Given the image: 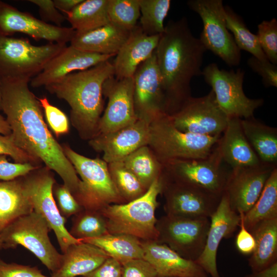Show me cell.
Wrapping results in <instances>:
<instances>
[{
    "mask_svg": "<svg viewBox=\"0 0 277 277\" xmlns=\"http://www.w3.org/2000/svg\"><path fill=\"white\" fill-rule=\"evenodd\" d=\"M30 80L0 78L2 110L15 144L39 163L54 171L73 195L80 183L62 146L48 128L38 98L29 87Z\"/></svg>",
    "mask_w": 277,
    "mask_h": 277,
    "instance_id": "obj_1",
    "label": "cell"
},
{
    "mask_svg": "<svg viewBox=\"0 0 277 277\" xmlns=\"http://www.w3.org/2000/svg\"><path fill=\"white\" fill-rule=\"evenodd\" d=\"M206 49L192 33L186 17L169 21L155 50L164 91L166 114L177 111L190 97V82L202 74Z\"/></svg>",
    "mask_w": 277,
    "mask_h": 277,
    "instance_id": "obj_2",
    "label": "cell"
},
{
    "mask_svg": "<svg viewBox=\"0 0 277 277\" xmlns=\"http://www.w3.org/2000/svg\"><path fill=\"white\" fill-rule=\"evenodd\" d=\"M113 76V66L108 60L45 87L69 104L71 124L82 138L89 141L98 134L104 109L103 85Z\"/></svg>",
    "mask_w": 277,
    "mask_h": 277,
    "instance_id": "obj_3",
    "label": "cell"
},
{
    "mask_svg": "<svg viewBox=\"0 0 277 277\" xmlns=\"http://www.w3.org/2000/svg\"><path fill=\"white\" fill-rule=\"evenodd\" d=\"M163 174L146 191L131 201L108 205L99 212L104 217L109 233L131 235L140 240H157L155 211L157 196L162 192Z\"/></svg>",
    "mask_w": 277,
    "mask_h": 277,
    "instance_id": "obj_4",
    "label": "cell"
},
{
    "mask_svg": "<svg viewBox=\"0 0 277 277\" xmlns=\"http://www.w3.org/2000/svg\"><path fill=\"white\" fill-rule=\"evenodd\" d=\"M221 136L181 131L170 116L163 114L150 124L148 146L162 164L176 159H204L212 153Z\"/></svg>",
    "mask_w": 277,
    "mask_h": 277,
    "instance_id": "obj_5",
    "label": "cell"
},
{
    "mask_svg": "<svg viewBox=\"0 0 277 277\" xmlns=\"http://www.w3.org/2000/svg\"><path fill=\"white\" fill-rule=\"evenodd\" d=\"M62 146L81 177L73 196L84 209L100 211L109 205L124 203L112 181L108 163L103 159L83 156L67 145Z\"/></svg>",
    "mask_w": 277,
    "mask_h": 277,
    "instance_id": "obj_6",
    "label": "cell"
},
{
    "mask_svg": "<svg viewBox=\"0 0 277 277\" xmlns=\"http://www.w3.org/2000/svg\"><path fill=\"white\" fill-rule=\"evenodd\" d=\"M66 47L55 43L35 46L27 38L0 34V78L30 81Z\"/></svg>",
    "mask_w": 277,
    "mask_h": 277,
    "instance_id": "obj_7",
    "label": "cell"
},
{
    "mask_svg": "<svg viewBox=\"0 0 277 277\" xmlns=\"http://www.w3.org/2000/svg\"><path fill=\"white\" fill-rule=\"evenodd\" d=\"M50 230L46 220L32 211L18 217L0 232L3 249H14L21 245L54 273L61 265L63 254L52 244L48 235Z\"/></svg>",
    "mask_w": 277,
    "mask_h": 277,
    "instance_id": "obj_8",
    "label": "cell"
},
{
    "mask_svg": "<svg viewBox=\"0 0 277 277\" xmlns=\"http://www.w3.org/2000/svg\"><path fill=\"white\" fill-rule=\"evenodd\" d=\"M187 4L202 20L203 28L199 39L206 50L211 51L230 66L239 65L241 50L227 28L223 1L190 0Z\"/></svg>",
    "mask_w": 277,
    "mask_h": 277,
    "instance_id": "obj_9",
    "label": "cell"
},
{
    "mask_svg": "<svg viewBox=\"0 0 277 277\" xmlns=\"http://www.w3.org/2000/svg\"><path fill=\"white\" fill-rule=\"evenodd\" d=\"M201 75L212 88L219 106L229 118L253 117L254 111L264 104L262 98L252 99L245 94V72L241 69L227 71L211 63L203 69Z\"/></svg>",
    "mask_w": 277,
    "mask_h": 277,
    "instance_id": "obj_10",
    "label": "cell"
},
{
    "mask_svg": "<svg viewBox=\"0 0 277 277\" xmlns=\"http://www.w3.org/2000/svg\"><path fill=\"white\" fill-rule=\"evenodd\" d=\"M223 163L216 145L206 159L172 160L162 165L167 179L222 196L231 172L226 171Z\"/></svg>",
    "mask_w": 277,
    "mask_h": 277,
    "instance_id": "obj_11",
    "label": "cell"
},
{
    "mask_svg": "<svg viewBox=\"0 0 277 277\" xmlns=\"http://www.w3.org/2000/svg\"><path fill=\"white\" fill-rule=\"evenodd\" d=\"M51 171L46 166L40 167L23 177L33 211L39 214L54 231L63 253L81 240L72 236L65 227L66 219L60 213L53 194L56 181Z\"/></svg>",
    "mask_w": 277,
    "mask_h": 277,
    "instance_id": "obj_12",
    "label": "cell"
},
{
    "mask_svg": "<svg viewBox=\"0 0 277 277\" xmlns=\"http://www.w3.org/2000/svg\"><path fill=\"white\" fill-rule=\"evenodd\" d=\"M210 218L167 215L157 220V241L182 257L195 261L204 249Z\"/></svg>",
    "mask_w": 277,
    "mask_h": 277,
    "instance_id": "obj_13",
    "label": "cell"
},
{
    "mask_svg": "<svg viewBox=\"0 0 277 277\" xmlns=\"http://www.w3.org/2000/svg\"><path fill=\"white\" fill-rule=\"evenodd\" d=\"M169 116L181 131L208 136L221 135L229 119L219 106L212 90L203 96L190 97Z\"/></svg>",
    "mask_w": 277,
    "mask_h": 277,
    "instance_id": "obj_14",
    "label": "cell"
},
{
    "mask_svg": "<svg viewBox=\"0 0 277 277\" xmlns=\"http://www.w3.org/2000/svg\"><path fill=\"white\" fill-rule=\"evenodd\" d=\"M133 78L134 108L137 120L151 123L166 114L165 95L155 51L137 67Z\"/></svg>",
    "mask_w": 277,
    "mask_h": 277,
    "instance_id": "obj_15",
    "label": "cell"
},
{
    "mask_svg": "<svg viewBox=\"0 0 277 277\" xmlns=\"http://www.w3.org/2000/svg\"><path fill=\"white\" fill-rule=\"evenodd\" d=\"M163 176L162 192L165 198L164 208L167 215L210 218L216 210L222 196L188 184L170 180L164 174Z\"/></svg>",
    "mask_w": 277,
    "mask_h": 277,
    "instance_id": "obj_16",
    "label": "cell"
},
{
    "mask_svg": "<svg viewBox=\"0 0 277 277\" xmlns=\"http://www.w3.org/2000/svg\"><path fill=\"white\" fill-rule=\"evenodd\" d=\"M133 92V77L118 79L113 76L106 80L103 93L108 98V103L100 120L98 134L115 131L137 120Z\"/></svg>",
    "mask_w": 277,
    "mask_h": 277,
    "instance_id": "obj_17",
    "label": "cell"
},
{
    "mask_svg": "<svg viewBox=\"0 0 277 277\" xmlns=\"http://www.w3.org/2000/svg\"><path fill=\"white\" fill-rule=\"evenodd\" d=\"M19 32L36 40L65 44L70 42L75 31L71 27H60L39 19L0 1V34Z\"/></svg>",
    "mask_w": 277,
    "mask_h": 277,
    "instance_id": "obj_18",
    "label": "cell"
},
{
    "mask_svg": "<svg viewBox=\"0 0 277 277\" xmlns=\"http://www.w3.org/2000/svg\"><path fill=\"white\" fill-rule=\"evenodd\" d=\"M275 167L262 163L255 166L231 169L224 192L231 208L238 213L248 211L258 200Z\"/></svg>",
    "mask_w": 277,
    "mask_h": 277,
    "instance_id": "obj_19",
    "label": "cell"
},
{
    "mask_svg": "<svg viewBox=\"0 0 277 277\" xmlns=\"http://www.w3.org/2000/svg\"><path fill=\"white\" fill-rule=\"evenodd\" d=\"M149 122L137 120L134 123L115 131L98 134L89 141L96 151L103 153L107 163L121 161L139 148L148 145Z\"/></svg>",
    "mask_w": 277,
    "mask_h": 277,
    "instance_id": "obj_20",
    "label": "cell"
},
{
    "mask_svg": "<svg viewBox=\"0 0 277 277\" xmlns=\"http://www.w3.org/2000/svg\"><path fill=\"white\" fill-rule=\"evenodd\" d=\"M241 221L240 214L231 207L223 193L219 205L210 217V226L204 249L195 261L211 277H220L216 258L219 245L223 239L232 236Z\"/></svg>",
    "mask_w": 277,
    "mask_h": 277,
    "instance_id": "obj_21",
    "label": "cell"
},
{
    "mask_svg": "<svg viewBox=\"0 0 277 277\" xmlns=\"http://www.w3.org/2000/svg\"><path fill=\"white\" fill-rule=\"evenodd\" d=\"M113 56L84 51L70 45L67 46L30 80V84L35 88L46 87L69 74L88 69Z\"/></svg>",
    "mask_w": 277,
    "mask_h": 277,
    "instance_id": "obj_22",
    "label": "cell"
},
{
    "mask_svg": "<svg viewBox=\"0 0 277 277\" xmlns=\"http://www.w3.org/2000/svg\"><path fill=\"white\" fill-rule=\"evenodd\" d=\"M143 259L154 268L158 277H208L194 261L186 259L157 240L142 241Z\"/></svg>",
    "mask_w": 277,
    "mask_h": 277,
    "instance_id": "obj_23",
    "label": "cell"
},
{
    "mask_svg": "<svg viewBox=\"0 0 277 277\" xmlns=\"http://www.w3.org/2000/svg\"><path fill=\"white\" fill-rule=\"evenodd\" d=\"M160 36L144 34L137 24L112 63L114 76L118 79L132 77L137 67L155 51Z\"/></svg>",
    "mask_w": 277,
    "mask_h": 277,
    "instance_id": "obj_24",
    "label": "cell"
},
{
    "mask_svg": "<svg viewBox=\"0 0 277 277\" xmlns=\"http://www.w3.org/2000/svg\"><path fill=\"white\" fill-rule=\"evenodd\" d=\"M223 134L217 148L223 162L231 169L255 166L262 163L244 134L241 118H229Z\"/></svg>",
    "mask_w": 277,
    "mask_h": 277,
    "instance_id": "obj_25",
    "label": "cell"
},
{
    "mask_svg": "<svg viewBox=\"0 0 277 277\" xmlns=\"http://www.w3.org/2000/svg\"><path fill=\"white\" fill-rule=\"evenodd\" d=\"M131 31L109 22L88 32H75L70 46L88 52L114 56L126 42Z\"/></svg>",
    "mask_w": 277,
    "mask_h": 277,
    "instance_id": "obj_26",
    "label": "cell"
},
{
    "mask_svg": "<svg viewBox=\"0 0 277 277\" xmlns=\"http://www.w3.org/2000/svg\"><path fill=\"white\" fill-rule=\"evenodd\" d=\"M108 257L98 247L81 242L70 245L63 253L61 265L51 277L84 276L93 271Z\"/></svg>",
    "mask_w": 277,
    "mask_h": 277,
    "instance_id": "obj_27",
    "label": "cell"
},
{
    "mask_svg": "<svg viewBox=\"0 0 277 277\" xmlns=\"http://www.w3.org/2000/svg\"><path fill=\"white\" fill-rule=\"evenodd\" d=\"M23 177L0 181V232L18 217L33 211Z\"/></svg>",
    "mask_w": 277,
    "mask_h": 277,
    "instance_id": "obj_28",
    "label": "cell"
},
{
    "mask_svg": "<svg viewBox=\"0 0 277 277\" xmlns=\"http://www.w3.org/2000/svg\"><path fill=\"white\" fill-rule=\"evenodd\" d=\"M255 241L248 259L252 272L263 270L277 262V217L263 220L250 231Z\"/></svg>",
    "mask_w": 277,
    "mask_h": 277,
    "instance_id": "obj_29",
    "label": "cell"
},
{
    "mask_svg": "<svg viewBox=\"0 0 277 277\" xmlns=\"http://www.w3.org/2000/svg\"><path fill=\"white\" fill-rule=\"evenodd\" d=\"M244 134L261 163L273 165L277 161V130L254 117L241 119Z\"/></svg>",
    "mask_w": 277,
    "mask_h": 277,
    "instance_id": "obj_30",
    "label": "cell"
},
{
    "mask_svg": "<svg viewBox=\"0 0 277 277\" xmlns=\"http://www.w3.org/2000/svg\"><path fill=\"white\" fill-rule=\"evenodd\" d=\"M81 241L98 247L109 257L121 264L131 260L144 258L142 241L131 235L108 233L98 237Z\"/></svg>",
    "mask_w": 277,
    "mask_h": 277,
    "instance_id": "obj_31",
    "label": "cell"
},
{
    "mask_svg": "<svg viewBox=\"0 0 277 277\" xmlns=\"http://www.w3.org/2000/svg\"><path fill=\"white\" fill-rule=\"evenodd\" d=\"M108 0H83L65 15L76 33H83L101 27L110 22Z\"/></svg>",
    "mask_w": 277,
    "mask_h": 277,
    "instance_id": "obj_32",
    "label": "cell"
},
{
    "mask_svg": "<svg viewBox=\"0 0 277 277\" xmlns=\"http://www.w3.org/2000/svg\"><path fill=\"white\" fill-rule=\"evenodd\" d=\"M121 161L146 190L163 170L162 164L148 145L139 148Z\"/></svg>",
    "mask_w": 277,
    "mask_h": 277,
    "instance_id": "obj_33",
    "label": "cell"
},
{
    "mask_svg": "<svg viewBox=\"0 0 277 277\" xmlns=\"http://www.w3.org/2000/svg\"><path fill=\"white\" fill-rule=\"evenodd\" d=\"M274 217H277L276 167L273 170L257 201L243 215L244 225L249 231L259 222Z\"/></svg>",
    "mask_w": 277,
    "mask_h": 277,
    "instance_id": "obj_34",
    "label": "cell"
},
{
    "mask_svg": "<svg viewBox=\"0 0 277 277\" xmlns=\"http://www.w3.org/2000/svg\"><path fill=\"white\" fill-rule=\"evenodd\" d=\"M224 8L227 28L232 33L238 48L250 53L261 61H268L261 47L256 34L248 29L242 17L230 7L225 6Z\"/></svg>",
    "mask_w": 277,
    "mask_h": 277,
    "instance_id": "obj_35",
    "label": "cell"
},
{
    "mask_svg": "<svg viewBox=\"0 0 277 277\" xmlns=\"http://www.w3.org/2000/svg\"><path fill=\"white\" fill-rule=\"evenodd\" d=\"M140 8L139 25L149 36L161 35L164 31V19L169 11L170 0H138Z\"/></svg>",
    "mask_w": 277,
    "mask_h": 277,
    "instance_id": "obj_36",
    "label": "cell"
},
{
    "mask_svg": "<svg viewBox=\"0 0 277 277\" xmlns=\"http://www.w3.org/2000/svg\"><path fill=\"white\" fill-rule=\"evenodd\" d=\"M108 165L112 181L125 203L139 197L146 191L138 179L125 167L122 161Z\"/></svg>",
    "mask_w": 277,
    "mask_h": 277,
    "instance_id": "obj_37",
    "label": "cell"
},
{
    "mask_svg": "<svg viewBox=\"0 0 277 277\" xmlns=\"http://www.w3.org/2000/svg\"><path fill=\"white\" fill-rule=\"evenodd\" d=\"M70 234L78 240L98 237L108 233L106 221L99 211L83 209L75 215Z\"/></svg>",
    "mask_w": 277,
    "mask_h": 277,
    "instance_id": "obj_38",
    "label": "cell"
},
{
    "mask_svg": "<svg viewBox=\"0 0 277 277\" xmlns=\"http://www.w3.org/2000/svg\"><path fill=\"white\" fill-rule=\"evenodd\" d=\"M107 12L110 22L131 31L141 15L138 0H108Z\"/></svg>",
    "mask_w": 277,
    "mask_h": 277,
    "instance_id": "obj_39",
    "label": "cell"
},
{
    "mask_svg": "<svg viewBox=\"0 0 277 277\" xmlns=\"http://www.w3.org/2000/svg\"><path fill=\"white\" fill-rule=\"evenodd\" d=\"M261 47L268 60L277 64V21H263L258 26L256 34Z\"/></svg>",
    "mask_w": 277,
    "mask_h": 277,
    "instance_id": "obj_40",
    "label": "cell"
},
{
    "mask_svg": "<svg viewBox=\"0 0 277 277\" xmlns=\"http://www.w3.org/2000/svg\"><path fill=\"white\" fill-rule=\"evenodd\" d=\"M45 114L48 125L56 137L67 134L69 130V122L65 113L53 106L46 97L38 98Z\"/></svg>",
    "mask_w": 277,
    "mask_h": 277,
    "instance_id": "obj_41",
    "label": "cell"
},
{
    "mask_svg": "<svg viewBox=\"0 0 277 277\" xmlns=\"http://www.w3.org/2000/svg\"><path fill=\"white\" fill-rule=\"evenodd\" d=\"M53 194L56 200L58 210L64 217L75 215L84 209L64 184L55 183L53 187Z\"/></svg>",
    "mask_w": 277,
    "mask_h": 277,
    "instance_id": "obj_42",
    "label": "cell"
},
{
    "mask_svg": "<svg viewBox=\"0 0 277 277\" xmlns=\"http://www.w3.org/2000/svg\"><path fill=\"white\" fill-rule=\"evenodd\" d=\"M40 167L31 163H11L5 155H0V181H9L24 176Z\"/></svg>",
    "mask_w": 277,
    "mask_h": 277,
    "instance_id": "obj_43",
    "label": "cell"
},
{
    "mask_svg": "<svg viewBox=\"0 0 277 277\" xmlns=\"http://www.w3.org/2000/svg\"><path fill=\"white\" fill-rule=\"evenodd\" d=\"M247 64L249 67L262 78L266 87H277V67L269 61H261L255 57H250Z\"/></svg>",
    "mask_w": 277,
    "mask_h": 277,
    "instance_id": "obj_44",
    "label": "cell"
},
{
    "mask_svg": "<svg viewBox=\"0 0 277 277\" xmlns=\"http://www.w3.org/2000/svg\"><path fill=\"white\" fill-rule=\"evenodd\" d=\"M10 156L16 163H31L38 165V162L19 148L14 143L11 134H0V155Z\"/></svg>",
    "mask_w": 277,
    "mask_h": 277,
    "instance_id": "obj_45",
    "label": "cell"
},
{
    "mask_svg": "<svg viewBox=\"0 0 277 277\" xmlns=\"http://www.w3.org/2000/svg\"><path fill=\"white\" fill-rule=\"evenodd\" d=\"M121 277H158L152 266L144 259H133L122 264Z\"/></svg>",
    "mask_w": 277,
    "mask_h": 277,
    "instance_id": "obj_46",
    "label": "cell"
},
{
    "mask_svg": "<svg viewBox=\"0 0 277 277\" xmlns=\"http://www.w3.org/2000/svg\"><path fill=\"white\" fill-rule=\"evenodd\" d=\"M0 277H49L37 267L15 263H6L0 259ZM51 277V276H50Z\"/></svg>",
    "mask_w": 277,
    "mask_h": 277,
    "instance_id": "obj_47",
    "label": "cell"
},
{
    "mask_svg": "<svg viewBox=\"0 0 277 277\" xmlns=\"http://www.w3.org/2000/svg\"><path fill=\"white\" fill-rule=\"evenodd\" d=\"M27 1L35 5L38 7L42 20L46 23L52 22L55 24L56 26L61 27L62 24L66 20L65 16L56 8L52 0H28Z\"/></svg>",
    "mask_w": 277,
    "mask_h": 277,
    "instance_id": "obj_48",
    "label": "cell"
},
{
    "mask_svg": "<svg viewBox=\"0 0 277 277\" xmlns=\"http://www.w3.org/2000/svg\"><path fill=\"white\" fill-rule=\"evenodd\" d=\"M242 212L239 213L241 217L240 230L236 236V247L241 253L244 255L251 254L255 247V241L252 233L247 230L244 223Z\"/></svg>",
    "mask_w": 277,
    "mask_h": 277,
    "instance_id": "obj_49",
    "label": "cell"
},
{
    "mask_svg": "<svg viewBox=\"0 0 277 277\" xmlns=\"http://www.w3.org/2000/svg\"><path fill=\"white\" fill-rule=\"evenodd\" d=\"M122 264L108 257L101 265L89 273L81 277H121Z\"/></svg>",
    "mask_w": 277,
    "mask_h": 277,
    "instance_id": "obj_50",
    "label": "cell"
},
{
    "mask_svg": "<svg viewBox=\"0 0 277 277\" xmlns=\"http://www.w3.org/2000/svg\"><path fill=\"white\" fill-rule=\"evenodd\" d=\"M83 0H53L56 8L64 15L71 11Z\"/></svg>",
    "mask_w": 277,
    "mask_h": 277,
    "instance_id": "obj_51",
    "label": "cell"
},
{
    "mask_svg": "<svg viewBox=\"0 0 277 277\" xmlns=\"http://www.w3.org/2000/svg\"><path fill=\"white\" fill-rule=\"evenodd\" d=\"M244 277H277V262L263 270L252 272Z\"/></svg>",
    "mask_w": 277,
    "mask_h": 277,
    "instance_id": "obj_52",
    "label": "cell"
},
{
    "mask_svg": "<svg viewBox=\"0 0 277 277\" xmlns=\"http://www.w3.org/2000/svg\"><path fill=\"white\" fill-rule=\"evenodd\" d=\"M11 133V128L7 121L0 114V134L7 135Z\"/></svg>",
    "mask_w": 277,
    "mask_h": 277,
    "instance_id": "obj_53",
    "label": "cell"
},
{
    "mask_svg": "<svg viewBox=\"0 0 277 277\" xmlns=\"http://www.w3.org/2000/svg\"><path fill=\"white\" fill-rule=\"evenodd\" d=\"M2 96H1V88H0V110H2Z\"/></svg>",
    "mask_w": 277,
    "mask_h": 277,
    "instance_id": "obj_54",
    "label": "cell"
},
{
    "mask_svg": "<svg viewBox=\"0 0 277 277\" xmlns=\"http://www.w3.org/2000/svg\"><path fill=\"white\" fill-rule=\"evenodd\" d=\"M3 249V245H2V243L0 240V250H2Z\"/></svg>",
    "mask_w": 277,
    "mask_h": 277,
    "instance_id": "obj_55",
    "label": "cell"
}]
</instances>
